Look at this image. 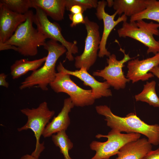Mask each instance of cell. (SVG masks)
Here are the masks:
<instances>
[{
  "instance_id": "obj_1",
  "label": "cell",
  "mask_w": 159,
  "mask_h": 159,
  "mask_svg": "<svg viewBox=\"0 0 159 159\" xmlns=\"http://www.w3.org/2000/svg\"><path fill=\"white\" fill-rule=\"evenodd\" d=\"M25 14L26 21L8 40L0 45L1 51L11 49L24 56H34L38 53V48L45 45L47 38L33 26V11L29 10Z\"/></svg>"
},
{
  "instance_id": "obj_2",
  "label": "cell",
  "mask_w": 159,
  "mask_h": 159,
  "mask_svg": "<svg viewBox=\"0 0 159 159\" xmlns=\"http://www.w3.org/2000/svg\"><path fill=\"white\" fill-rule=\"evenodd\" d=\"M97 113L105 116V120L107 126L111 129L127 133H138L147 138L148 141L152 145L159 144V125H150L141 120L133 112H131L124 117L114 114L110 108L106 105L96 106Z\"/></svg>"
},
{
  "instance_id": "obj_3",
  "label": "cell",
  "mask_w": 159,
  "mask_h": 159,
  "mask_svg": "<svg viewBox=\"0 0 159 159\" xmlns=\"http://www.w3.org/2000/svg\"><path fill=\"white\" fill-rule=\"evenodd\" d=\"M43 47L48 52L44 65L32 72L21 83L19 87L20 90L37 85L42 90L47 91L48 90V85L54 80L57 73L55 70L57 62L67 50L61 44L52 39L46 42Z\"/></svg>"
},
{
  "instance_id": "obj_4",
  "label": "cell",
  "mask_w": 159,
  "mask_h": 159,
  "mask_svg": "<svg viewBox=\"0 0 159 159\" xmlns=\"http://www.w3.org/2000/svg\"><path fill=\"white\" fill-rule=\"evenodd\" d=\"M159 24L146 22L143 20L123 22L122 27L117 30L120 37H129L140 42L148 48V54L159 53V41L154 35H159Z\"/></svg>"
},
{
  "instance_id": "obj_5",
  "label": "cell",
  "mask_w": 159,
  "mask_h": 159,
  "mask_svg": "<svg viewBox=\"0 0 159 159\" xmlns=\"http://www.w3.org/2000/svg\"><path fill=\"white\" fill-rule=\"evenodd\" d=\"M21 112L27 118L26 123L17 129L19 132L30 129L34 132L36 139L35 148L31 155L38 159L41 154L45 149L44 142H40L41 136L47 125L55 114L50 110L46 101L41 103L36 108H28L20 110Z\"/></svg>"
},
{
  "instance_id": "obj_6",
  "label": "cell",
  "mask_w": 159,
  "mask_h": 159,
  "mask_svg": "<svg viewBox=\"0 0 159 159\" xmlns=\"http://www.w3.org/2000/svg\"><path fill=\"white\" fill-rule=\"evenodd\" d=\"M140 136L139 133L123 134L114 129H111L107 135L98 134L95 136L96 138H106L107 140L103 142L93 141L91 143L90 149L96 152L91 159H109L112 156L117 154L125 144L140 139Z\"/></svg>"
},
{
  "instance_id": "obj_7",
  "label": "cell",
  "mask_w": 159,
  "mask_h": 159,
  "mask_svg": "<svg viewBox=\"0 0 159 159\" xmlns=\"http://www.w3.org/2000/svg\"><path fill=\"white\" fill-rule=\"evenodd\" d=\"M57 71L54 80L49 85L54 92L68 94L74 106L83 107L94 103L95 99L91 90L81 88L71 79L70 75Z\"/></svg>"
},
{
  "instance_id": "obj_8",
  "label": "cell",
  "mask_w": 159,
  "mask_h": 159,
  "mask_svg": "<svg viewBox=\"0 0 159 159\" xmlns=\"http://www.w3.org/2000/svg\"><path fill=\"white\" fill-rule=\"evenodd\" d=\"M36 13L34 14L33 23L37 29L47 38L59 42L67 50L66 58L69 61L74 60L73 54L78 52L77 42H70L67 41L61 33V29L59 24L56 22L50 21L45 13L40 8L35 7Z\"/></svg>"
},
{
  "instance_id": "obj_9",
  "label": "cell",
  "mask_w": 159,
  "mask_h": 159,
  "mask_svg": "<svg viewBox=\"0 0 159 159\" xmlns=\"http://www.w3.org/2000/svg\"><path fill=\"white\" fill-rule=\"evenodd\" d=\"M85 21L87 32L85 47L82 54L74 58V66L77 69L83 67L88 71L96 60L101 37L97 23L90 21L87 16Z\"/></svg>"
},
{
  "instance_id": "obj_10",
  "label": "cell",
  "mask_w": 159,
  "mask_h": 159,
  "mask_svg": "<svg viewBox=\"0 0 159 159\" xmlns=\"http://www.w3.org/2000/svg\"><path fill=\"white\" fill-rule=\"evenodd\" d=\"M120 50L124 54L122 59L117 60L115 54L110 55L107 59V66L102 69L94 72L92 74L94 76L103 78L110 86L117 90L124 89L126 83L130 81L125 77L122 68L125 63L133 59L130 57L128 54H126L124 50L120 49Z\"/></svg>"
},
{
  "instance_id": "obj_11",
  "label": "cell",
  "mask_w": 159,
  "mask_h": 159,
  "mask_svg": "<svg viewBox=\"0 0 159 159\" xmlns=\"http://www.w3.org/2000/svg\"><path fill=\"white\" fill-rule=\"evenodd\" d=\"M107 5V2L105 0L98 1L96 8V16L99 20H102L103 22L104 28L98 53V56L103 57L106 56H110V53L106 48V45L108 37L113 28L118 24L127 21V17L122 14L116 20H115V16L117 14L115 11L113 14L110 15L106 12L105 8Z\"/></svg>"
},
{
  "instance_id": "obj_12",
  "label": "cell",
  "mask_w": 159,
  "mask_h": 159,
  "mask_svg": "<svg viewBox=\"0 0 159 159\" xmlns=\"http://www.w3.org/2000/svg\"><path fill=\"white\" fill-rule=\"evenodd\" d=\"M159 65V53L153 56L140 60L139 58L131 59L127 63L126 77L132 83L139 81H144L154 77L148 73L154 67Z\"/></svg>"
},
{
  "instance_id": "obj_13",
  "label": "cell",
  "mask_w": 159,
  "mask_h": 159,
  "mask_svg": "<svg viewBox=\"0 0 159 159\" xmlns=\"http://www.w3.org/2000/svg\"><path fill=\"white\" fill-rule=\"evenodd\" d=\"M57 69L78 78L83 82L84 85L90 87L95 100L102 97H108L112 95V92L109 89L110 85L106 81L100 82L97 81L85 68L82 67L79 70L70 71L66 69L62 63L60 62Z\"/></svg>"
},
{
  "instance_id": "obj_14",
  "label": "cell",
  "mask_w": 159,
  "mask_h": 159,
  "mask_svg": "<svg viewBox=\"0 0 159 159\" xmlns=\"http://www.w3.org/2000/svg\"><path fill=\"white\" fill-rule=\"evenodd\" d=\"M26 20L25 14L14 12L0 4V45L8 40L18 26Z\"/></svg>"
},
{
  "instance_id": "obj_15",
  "label": "cell",
  "mask_w": 159,
  "mask_h": 159,
  "mask_svg": "<svg viewBox=\"0 0 159 159\" xmlns=\"http://www.w3.org/2000/svg\"><path fill=\"white\" fill-rule=\"evenodd\" d=\"M74 106L69 97L65 98L61 111L47 125L42 136L44 138L49 137L60 132L66 131L70 123L69 113Z\"/></svg>"
},
{
  "instance_id": "obj_16",
  "label": "cell",
  "mask_w": 159,
  "mask_h": 159,
  "mask_svg": "<svg viewBox=\"0 0 159 159\" xmlns=\"http://www.w3.org/2000/svg\"><path fill=\"white\" fill-rule=\"evenodd\" d=\"M152 149V144L148 139L140 138L124 145L116 159H142Z\"/></svg>"
},
{
  "instance_id": "obj_17",
  "label": "cell",
  "mask_w": 159,
  "mask_h": 159,
  "mask_svg": "<svg viewBox=\"0 0 159 159\" xmlns=\"http://www.w3.org/2000/svg\"><path fill=\"white\" fill-rule=\"evenodd\" d=\"M32 8L42 9L47 16L56 21L64 18L66 0H31Z\"/></svg>"
},
{
  "instance_id": "obj_18",
  "label": "cell",
  "mask_w": 159,
  "mask_h": 159,
  "mask_svg": "<svg viewBox=\"0 0 159 159\" xmlns=\"http://www.w3.org/2000/svg\"><path fill=\"white\" fill-rule=\"evenodd\" d=\"M147 0H115L112 6L117 14L131 17L144 10Z\"/></svg>"
},
{
  "instance_id": "obj_19",
  "label": "cell",
  "mask_w": 159,
  "mask_h": 159,
  "mask_svg": "<svg viewBox=\"0 0 159 159\" xmlns=\"http://www.w3.org/2000/svg\"><path fill=\"white\" fill-rule=\"evenodd\" d=\"M46 56L32 61L26 59L16 60L10 67V74L12 78L16 79L25 74L29 71L33 72L38 69L44 63Z\"/></svg>"
},
{
  "instance_id": "obj_20",
  "label": "cell",
  "mask_w": 159,
  "mask_h": 159,
  "mask_svg": "<svg viewBox=\"0 0 159 159\" xmlns=\"http://www.w3.org/2000/svg\"><path fill=\"white\" fill-rule=\"evenodd\" d=\"M155 85V81L147 82L144 85L142 91L135 95L136 101L146 102L154 107H159V98L156 92Z\"/></svg>"
},
{
  "instance_id": "obj_21",
  "label": "cell",
  "mask_w": 159,
  "mask_h": 159,
  "mask_svg": "<svg viewBox=\"0 0 159 159\" xmlns=\"http://www.w3.org/2000/svg\"><path fill=\"white\" fill-rule=\"evenodd\" d=\"M147 19L159 24V1L147 0L146 8L141 12L130 17V21Z\"/></svg>"
},
{
  "instance_id": "obj_22",
  "label": "cell",
  "mask_w": 159,
  "mask_h": 159,
  "mask_svg": "<svg viewBox=\"0 0 159 159\" xmlns=\"http://www.w3.org/2000/svg\"><path fill=\"white\" fill-rule=\"evenodd\" d=\"M52 136L53 142L56 146L59 148L60 152L63 155L64 159H72L70 156L69 151L73 148V143L65 131L60 132Z\"/></svg>"
},
{
  "instance_id": "obj_23",
  "label": "cell",
  "mask_w": 159,
  "mask_h": 159,
  "mask_svg": "<svg viewBox=\"0 0 159 159\" xmlns=\"http://www.w3.org/2000/svg\"><path fill=\"white\" fill-rule=\"evenodd\" d=\"M0 4L16 13L24 14L32 7L31 0H0Z\"/></svg>"
},
{
  "instance_id": "obj_24",
  "label": "cell",
  "mask_w": 159,
  "mask_h": 159,
  "mask_svg": "<svg viewBox=\"0 0 159 159\" xmlns=\"http://www.w3.org/2000/svg\"><path fill=\"white\" fill-rule=\"evenodd\" d=\"M98 1L97 0H66V9L69 10L74 5H78L82 8L83 11L88 9L97 8Z\"/></svg>"
},
{
  "instance_id": "obj_25",
  "label": "cell",
  "mask_w": 159,
  "mask_h": 159,
  "mask_svg": "<svg viewBox=\"0 0 159 159\" xmlns=\"http://www.w3.org/2000/svg\"><path fill=\"white\" fill-rule=\"evenodd\" d=\"M81 13L77 14H70L69 15V18L72 22L70 24L71 27H73L80 24H84L85 18L82 14Z\"/></svg>"
},
{
  "instance_id": "obj_26",
  "label": "cell",
  "mask_w": 159,
  "mask_h": 159,
  "mask_svg": "<svg viewBox=\"0 0 159 159\" xmlns=\"http://www.w3.org/2000/svg\"><path fill=\"white\" fill-rule=\"evenodd\" d=\"M142 159H159V148L150 151Z\"/></svg>"
},
{
  "instance_id": "obj_27",
  "label": "cell",
  "mask_w": 159,
  "mask_h": 159,
  "mask_svg": "<svg viewBox=\"0 0 159 159\" xmlns=\"http://www.w3.org/2000/svg\"><path fill=\"white\" fill-rule=\"evenodd\" d=\"M71 14H74L83 12L82 8L78 5H74L72 6L69 9Z\"/></svg>"
},
{
  "instance_id": "obj_28",
  "label": "cell",
  "mask_w": 159,
  "mask_h": 159,
  "mask_svg": "<svg viewBox=\"0 0 159 159\" xmlns=\"http://www.w3.org/2000/svg\"><path fill=\"white\" fill-rule=\"evenodd\" d=\"M7 76L4 73L0 74V85L7 88L9 86V84L6 80Z\"/></svg>"
},
{
  "instance_id": "obj_29",
  "label": "cell",
  "mask_w": 159,
  "mask_h": 159,
  "mask_svg": "<svg viewBox=\"0 0 159 159\" xmlns=\"http://www.w3.org/2000/svg\"><path fill=\"white\" fill-rule=\"evenodd\" d=\"M159 79V66L155 67L151 69L150 72ZM159 86V84H158Z\"/></svg>"
},
{
  "instance_id": "obj_30",
  "label": "cell",
  "mask_w": 159,
  "mask_h": 159,
  "mask_svg": "<svg viewBox=\"0 0 159 159\" xmlns=\"http://www.w3.org/2000/svg\"><path fill=\"white\" fill-rule=\"evenodd\" d=\"M20 159H37L31 154H26L23 156Z\"/></svg>"
},
{
  "instance_id": "obj_31",
  "label": "cell",
  "mask_w": 159,
  "mask_h": 159,
  "mask_svg": "<svg viewBox=\"0 0 159 159\" xmlns=\"http://www.w3.org/2000/svg\"><path fill=\"white\" fill-rule=\"evenodd\" d=\"M107 5L109 7L112 6L113 0H107Z\"/></svg>"
}]
</instances>
